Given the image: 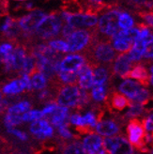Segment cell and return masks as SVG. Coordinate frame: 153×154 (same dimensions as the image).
<instances>
[{"mask_svg":"<svg viewBox=\"0 0 153 154\" xmlns=\"http://www.w3.org/2000/svg\"><path fill=\"white\" fill-rule=\"evenodd\" d=\"M44 17V11L41 10H33L27 15H25L20 20H17L18 26L22 31L23 38H26V40L31 38V35L34 33L37 26Z\"/></svg>","mask_w":153,"mask_h":154,"instance_id":"7","label":"cell"},{"mask_svg":"<svg viewBox=\"0 0 153 154\" xmlns=\"http://www.w3.org/2000/svg\"><path fill=\"white\" fill-rule=\"evenodd\" d=\"M97 35V27L91 29H78L67 38V44L71 53H77L86 50L94 41Z\"/></svg>","mask_w":153,"mask_h":154,"instance_id":"3","label":"cell"},{"mask_svg":"<svg viewBox=\"0 0 153 154\" xmlns=\"http://www.w3.org/2000/svg\"><path fill=\"white\" fill-rule=\"evenodd\" d=\"M108 95H109L108 84H105V85H102V86L93 87L90 97L95 103H97V104H101V103L106 101Z\"/></svg>","mask_w":153,"mask_h":154,"instance_id":"24","label":"cell"},{"mask_svg":"<svg viewBox=\"0 0 153 154\" xmlns=\"http://www.w3.org/2000/svg\"><path fill=\"white\" fill-rule=\"evenodd\" d=\"M61 153L62 154H86L82 143L79 141L62 142L61 141Z\"/></svg>","mask_w":153,"mask_h":154,"instance_id":"23","label":"cell"},{"mask_svg":"<svg viewBox=\"0 0 153 154\" xmlns=\"http://www.w3.org/2000/svg\"><path fill=\"white\" fill-rule=\"evenodd\" d=\"M134 21L133 16L126 11H121L118 18V27L120 30H128L133 28Z\"/></svg>","mask_w":153,"mask_h":154,"instance_id":"26","label":"cell"},{"mask_svg":"<svg viewBox=\"0 0 153 154\" xmlns=\"http://www.w3.org/2000/svg\"><path fill=\"white\" fill-rule=\"evenodd\" d=\"M31 103L28 101H22L10 106L7 110V114L4 119L6 127H14L23 122V116L31 109Z\"/></svg>","mask_w":153,"mask_h":154,"instance_id":"8","label":"cell"},{"mask_svg":"<svg viewBox=\"0 0 153 154\" xmlns=\"http://www.w3.org/2000/svg\"><path fill=\"white\" fill-rule=\"evenodd\" d=\"M29 131L38 139L45 140L52 137L54 134V129L45 119L36 120L31 123Z\"/></svg>","mask_w":153,"mask_h":154,"instance_id":"13","label":"cell"},{"mask_svg":"<svg viewBox=\"0 0 153 154\" xmlns=\"http://www.w3.org/2000/svg\"><path fill=\"white\" fill-rule=\"evenodd\" d=\"M7 108H9V103L7 101V98H4L3 94L0 92V113H2Z\"/></svg>","mask_w":153,"mask_h":154,"instance_id":"36","label":"cell"},{"mask_svg":"<svg viewBox=\"0 0 153 154\" xmlns=\"http://www.w3.org/2000/svg\"><path fill=\"white\" fill-rule=\"evenodd\" d=\"M122 78H133L138 80L143 87L147 88L150 84H152V75L148 73V69L143 64L139 63L133 67V69L127 74H125Z\"/></svg>","mask_w":153,"mask_h":154,"instance_id":"12","label":"cell"},{"mask_svg":"<svg viewBox=\"0 0 153 154\" xmlns=\"http://www.w3.org/2000/svg\"><path fill=\"white\" fill-rule=\"evenodd\" d=\"M11 154H26V153H21V152H13V153H11Z\"/></svg>","mask_w":153,"mask_h":154,"instance_id":"38","label":"cell"},{"mask_svg":"<svg viewBox=\"0 0 153 154\" xmlns=\"http://www.w3.org/2000/svg\"><path fill=\"white\" fill-rule=\"evenodd\" d=\"M13 45L11 43H3L0 46V56H7L11 54L13 50Z\"/></svg>","mask_w":153,"mask_h":154,"instance_id":"34","label":"cell"},{"mask_svg":"<svg viewBox=\"0 0 153 154\" xmlns=\"http://www.w3.org/2000/svg\"><path fill=\"white\" fill-rule=\"evenodd\" d=\"M57 95V104L66 108L79 109L82 89L76 85H65L61 87Z\"/></svg>","mask_w":153,"mask_h":154,"instance_id":"5","label":"cell"},{"mask_svg":"<svg viewBox=\"0 0 153 154\" xmlns=\"http://www.w3.org/2000/svg\"><path fill=\"white\" fill-rule=\"evenodd\" d=\"M77 85L78 88L87 91L93 88V72L92 67L86 63L80 71L78 72V78H77Z\"/></svg>","mask_w":153,"mask_h":154,"instance_id":"16","label":"cell"},{"mask_svg":"<svg viewBox=\"0 0 153 154\" xmlns=\"http://www.w3.org/2000/svg\"><path fill=\"white\" fill-rule=\"evenodd\" d=\"M115 6L116 5L109 9L108 11H105L100 17V20H98V40L110 42L111 38L119 30L118 18L121 11L119 9H115Z\"/></svg>","mask_w":153,"mask_h":154,"instance_id":"1","label":"cell"},{"mask_svg":"<svg viewBox=\"0 0 153 154\" xmlns=\"http://www.w3.org/2000/svg\"><path fill=\"white\" fill-rule=\"evenodd\" d=\"M105 105L108 107V109L122 111L125 108H130L133 105V103L123 94L118 93L117 91H113L107 97Z\"/></svg>","mask_w":153,"mask_h":154,"instance_id":"14","label":"cell"},{"mask_svg":"<svg viewBox=\"0 0 153 154\" xmlns=\"http://www.w3.org/2000/svg\"><path fill=\"white\" fill-rule=\"evenodd\" d=\"M57 134L61 139L65 140V142H68L69 140H74V139H79L80 136L77 134H72V131L69 129V123L65 124L63 126H60L57 128Z\"/></svg>","mask_w":153,"mask_h":154,"instance_id":"27","label":"cell"},{"mask_svg":"<svg viewBox=\"0 0 153 154\" xmlns=\"http://www.w3.org/2000/svg\"><path fill=\"white\" fill-rule=\"evenodd\" d=\"M2 93L5 95H17L20 94L22 92L26 91L25 89V86L23 82L21 81V79H15V80H11L10 82H8L6 84L3 85V87L1 88Z\"/></svg>","mask_w":153,"mask_h":154,"instance_id":"21","label":"cell"},{"mask_svg":"<svg viewBox=\"0 0 153 154\" xmlns=\"http://www.w3.org/2000/svg\"><path fill=\"white\" fill-rule=\"evenodd\" d=\"M69 118H70V111H69V109L66 108V107L57 105V109L54 111V113L50 117L45 119V120H46L49 124L51 123L53 126L58 128L60 126L68 124Z\"/></svg>","mask_w":153,"mask_h":154,"instance_id":"19","label":"cell"},{"mask_svg":"<svg viewBox=\"0 0 153 154\" xmlns=\"http://www.w3.org/2000/svg\"><path fill=\"white\" fill-rule=\"evenodd\" d=\"M144 127L142 125L141 120L138 119H133L130 120L127 126V135L129 138V143L132 147H134L141 152H150L148 149V145L145 141L146 136Z\"/></svg>","mask_w":153,"mask_h":154,"instance_id":"4","label":"cell"},{"mask_svg":"<svg viewBox=\"0 0 153 154\" xmlns=\"http://www.w3.org/2000/svg\"><path fill=\"white\" fill-rule=\"evenodd\" d=\"M93 72V87L102 86L108 83L113 75L111 66H94L92 67Z\"/></svg>","mask_w":153,"mask_h":154,"instance_id":"18","label":"cell"},{"mask_svg":"<svg viewBox=\"0 0 153 154\" xmlns=\"http://www.w3.org/2000/svg\"><path fill=\"white\" fill-rule=\"evenodd\" d=\"M57 104L56 103H48V104L43 108V110L41 111V112H42V115H43V118L47 119L48 117H50V116L54 113V111H55V110L57 109Z\"/></svg>","mask_w":153,"mask_h":154,"instance_id":"33","label":"cell"},{"mask_svg":"<svg viewBox=\"0 0 153 154\" xmlns=\"http://www.w3.org/2000/svg\"><path fill=\"white\" fill-rule=\"evenodd\" d=\"M43 119V115L41 111L39 110H30L26 112L23 116V122H30V121H36Z\"/></svg>","mask_w":153,"mask_h":154,"instance_id":"30","label":"cell"},{"mask_svg":"<svg viewBox=\"0 0 153 154\" xmlns=\"http://www.w3.org/2000/svg\"><path fill=\"white\" fill-rule=\"evenodd\" d=\"M144 112H146V110H145V108L142 105L133 103V105L129 108V111L124 115V119H136V117H139V116L143 115Z\"/></svg>","mask_w":153,"mask_h":154,"instance_id":"28","label":"cell"},{"mask_svg":"<svg viewBox=\"0 0 153 154\" xmlns=\"http://www.w3.org/2000/svg\"><path fill=\"white\" fill-rule=\"evenodd\" d=\"M62 12L68 13V14H83V9L80 2L77 1H68L64 2L62 7H61Z\"/></svg>","mask_w":153,"mask_h":154,"instance_id":"25","label":"cell"},{"mask_svg":"<svg viewBox=\"0 0 153 154\" xmlns=\"http://www.w3.org/2000/svg\"><path fill=\"white\" fill-rule=\"evenodd\" d=\"M51 49L58 53H69V46L66 42L62 40H52L47 44Z\"/></svg>","mask_w":153,"mask_h":154,"instance_id":"29","label":"cell"},{"mask_svg":"<svg viewBox=\"0 0 153 154\" xmlns=\"http://www.w3.org/2000/svg\"><path fill=\"white\" fill-rule=\"evenodd\" d=\"M74 30H75L74 28H72L69 25H65L62 26V28H61V36L65 38H67L68 37H70L74 32Z\"/></svg>","mask_w":153,"mask_h":154,"instance_id":"35","label":"cell"},{"mask_svg":"<svg viewBox=\"0 0 153 154\" xmlns=\"http://www.w3.org/2000/svg\"><path fill=\"white\" fill-rule=\"evenodd\" d=\"M103 150L110 154H132L133 147L123 136H113L103 139Z\"/></svg>","mask_w":153,"mask_h":154,"instance_id":"9","label":"cell"},{"mask_svg":"<svg viewBox=\"0 0 153 154\" xmlns=\"http://www.w3.org/2000/svg\"><path fill=\"white\" fill-rule=\"evenodd\" d=\"M100 154H110V153H108V152H107V151H105V150H103Z\"/></svg>","mask_w":153,"mask_h":154,"instance_id":"37","label":"cell"},{"mask_svg":"<svg viewBox=\"0 0 153 154\" xmlns=\"http://www.w3.org/2000/svg\"><path fill=\"white\" fill-rule=\"evenodd\" d=\"M141 122H142L145 132L147 134H151L152 133V113L147 116L145 119H143Z\"/></svg>","mask_w":153,"mask_h":154,"instance_id":"32","label":"cell"},{"mask_svg":"<svg viewBox=\"0 0 153 154\" xmlns=\"http://www.w3.org/2000/svg\"><path fill=\"white\" fill-rule=\"evenodd\" d=\"M133 67V64L129 58L128 54H121L115 59V63L112 68V72L115 75H119L123 77L127 74Z\"/></svg>","mask_w":153,"mask_h":154,"instance_id":"17","label":"cell"},{"mask_svg":"<svg viewBox=\"0 0 153 154\" xmlns=\"http://www.w3.org/2000/svg\"><path fill=\"white\" fill-rule=\"evenodd\" d=\"M86 154H100L103 150V139L96 134L87 135L82 142Z\"/></svg>","mask_w":153,"mask_h":154,"instance_id":"15","label":"cell"},{"mask_svg":"<svg viewBox=\"0 0 153 154\" xmlns=\"http://www.w3.org/2000/svg\"><path fill=\"white\" fill-rule=\"evenodd\" d=\"M60 17L63 22H66L67 25L72 28L78 29H91L97 27L98 25V16L96 15H87V14H68L65 12L60 13Z\"/></svg>","mask_w":153,"mask_h":154,"instance_id":"6","label":"cell"},{"mask_svg":"<svg viewBox=\"0 0 153 154\" xmlns=\"http://www.w3.org/2000/svg\"><path fill=\"white\" fill-rule=\"evenodd\" d=\"M124 119L119 117H114L113 119H102L95 127V132L100 135L113 137L120 134V123ZM123 124V123H122Z\"/></svg>","mask_w":153,"mask_h":154,"instance_id":"11","label":"cell"},{"mask_svg":"<svg viewBox=\"0 0 153 154\" xmlns=\"http://www.w3.org/2000/svg\"><path fill=\"white\" fill-rule=\"evenodd\" d=\"M63 26V21L60 17V13L58 11H53L40 22L37 26L34 35L41 40H52L59 35L61 28Z\"/></svg>","mask_w":153,"mask_h":154,"instance_id":"2","label":"cell"},{"mask_svg":"<svg viewBox=\"0 0 153 154\" xmlns=\"http://www.w3.org/2000/svg\"><path fill=\"white\" fill-rule=\"evenodd\" d=\"M145 88L139 82H135L133 80H125L124 82H122L118 89L121 92V94H123L126 97H129L131 99V102L138 95V93L141 91V89Z\"/></svg>","mask_w":153,"mask_h":154,"instance_id":"20","label":"cell"},{"mask_svg":"<svg viewBox=\"0 0 153 154\" xmlns=\"http://www.w3.org/2000/svg\"><path fill=\"white\" fill-rule=\"evenodd\" d=\"M87 63L85 57L81 54H72L61 59L57 72L78 73L80 69Z\"/></svg>","mask_w":153,"mask_h":154,"instance_id":"10","label":"cell"},{"mask_svg":"<svg viewBox=\"0 0 153 154\" xmlns=\"http://www.w3.org/2000/svg\"><path fill=\"white\" fill-rule=\"evenodd\" d=\"M6 128H7L8 133L14 135V136H16L19 140L24 141V142L28 140V136H27V134H26L25 132H23V131H20V130H18V129H15L14 127H6Z\"/></svg>","mask_w":153,"mask_h":154,"instance_id":"31","label":"cell"},{"mask_svg":"<svg viewBox=\"0 0 153 154\" xmlns=\"http://www.w3.org/2000/svg\"><path fill=\"white\" fill-rule=\"evenodd\" d=\"M29 78H30V82H31V87L32 89L35 90H42L45 89L48 86V83H47V79L45 78L44 75L38 71L37 66L36 68L33 70V72L30 73L29 75Z\"/></svg>","mask_w":153,"mask_h":154,"instance_id":"22","label":"cell"}]
</instances>
